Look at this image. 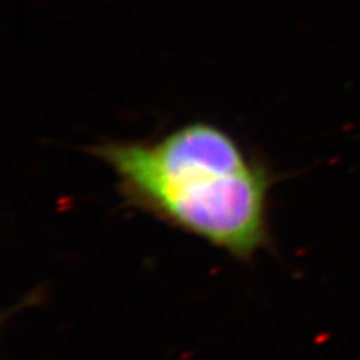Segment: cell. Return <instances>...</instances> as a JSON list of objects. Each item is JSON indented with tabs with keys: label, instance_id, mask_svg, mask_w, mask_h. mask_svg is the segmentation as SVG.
Here are the masks:
<instances>
[{
	"label": "cell",
	"instance_id": "6da1fadb",
	"mask_svg": "<svg viewBox=\"0 0 360 360\" xmlns=\"http://www.w3.org/2000/svg\"><path fill=\"white\" fill-rule=\"evenodd\" d=\"M90 153L115 173L131 207L239 262L269 245L274 177L218 125L189 122L155 140L105 141Z\"/></svg>",
	"mask_w": 360,
	"mask_h": 360
}]
</instances>
